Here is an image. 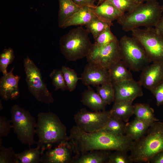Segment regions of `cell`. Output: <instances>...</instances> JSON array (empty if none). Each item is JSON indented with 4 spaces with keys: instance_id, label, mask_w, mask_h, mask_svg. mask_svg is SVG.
<instances>
[{
    "instance_id": "obj_19",
    "label": "cell",
    "mask_w": 163,
    "mask_h": 163,
    "mask_svg": "<svg viewBox=\"0 0 163 163\" xmlns=\"http://www.w3.org/2000/svg\"><path fill=\"white\" fill-rule=\"evenodd\" d=\"M81 102L93 111L105 110L107 104L97 93L90 86L82 94Z\"/></svg>"
},
{
    "instance_id": "obj_22",
    "label": "cell",
    "mask_w": 163,
    "mask_h": 163,
    "mask_svg": "<svg viewBox=\"0 0 163 163\" xmlns=\"http://www.w3.org/2000/svg\"><path fill=\"white\" fill-rule=\"evenodd\" d=\"M132 101L114 102L110 110L112 116L116 117L124 122H127L134 115L133 105Z\"/></svg>"
},
{
    "instance_id": "obj_13",
    "label": "cell",
    "mask_w": 163,
    "mask_h": 163,
    "mask_svg": "<svg viewBox=\"0 0 163 163\" xmlns=\"http://www.w3.org/2000/svg\"><path fill=\"white\" fill-rule=\"evenodd\" d=\"M115 90L114 102H133L136 98L143 95L142 86L133 79L113 83Z\"/></svg>"
},
{
    "instance_id": "obj_2",
    "label": "cell",
    "mask_w": 163,
    "mask_h": 163,
    "mask_svg": "<svg viewBox=\"0 0 163 163\" xmlns=\"http://www.w3.org/2000/svg\"><path fill=\"white\" fill-rule=\"evenodd\" d=\"M163 12L161 5L157 0L147 2L139 4L123 14L117 22L126 32L141 26L155 27L162 16Z\"/></svg>"
},
{
    "instance_id": "obj_12",
    "label": "cell",
    "mask_w": 163,
    "mask_h": 163,
    "mask_svg": "<svg viewBox=\"0 0 163 163\" xmlns=\"http://www.w3.org/2000/svg\"><path fill=\"white\" fill-rule=\"evenodd\" d=\"M111 116L110 110L90 112L81 109L74 115L76 126L85 132H92L101 129Z\"/></svg>"
},
{
    "instance_id": "obj_33",
    "label": "cell",
    "mask_w": 163,
    "mask_h": 163,
    "mask_svg": "<svg viewBox=\"0 0 163 163\" xmlns=\"http://www.w3.org/2000/svg\"><path fill=\"white\" fill-rule=\"evenodd\" d=\"M49 76L52 81V85L55 87V91L60 89L62 91L67 90V87L61 69H54Z\"/></svg>"
},
{
    "instance_id": "obj_11",
    "label": "cell",
    "mask_w": 163,
    "mask_h": 163,
    "mask_svg": "<svg viewBox=\"0 0 163 163\" xmlns=\"http://www.w3.org/2000/svg\"><path fill=\"white\" fill-rule=\"evenodd\" d=\"M43 145L41 147L40 162L42 163H73V147L67 139L57 143Z\"/></svg>"
},
{
    "instance_id": "obj_5",
    "label": "cell",
    "mask_w": 163,
    "mask_h": 163,
    "mask_svg": "<svg viewBox=\"0 0 163 163\" xmlns=\"http://www.w3.org/2000/svg\"><path fill=\"white\" fill-rule=\"evenodd\" d=\"M36 133L38 137L36 144L40 147L58 142L68 137L65 126L56 114L50 112L38 113Z\"/></svg>"
},
{
    "instance_id": "obj_35",
    "label": "cell",
    "mask_w": 163,
    "mask_h": 163,
    "mask_svg": "<svg viewBox=\"0 0 163 163\" xmlns=\"http://www.w3.org/2000/svg\"><path fill=\"white\" fill-rule=\"evenodd\" d=\"M110 153L106 163H131L133 162L130 155L127 153L119 150H115Z\"/></svg>"
},
{
    "instance_id": "obj_36",
    "label": "cell",
    "mask_w": 163,
    "mask_h": 163,
    "mask_svg": "<svg viewBox=\"0 0 163 163\" xmlns=\"http://www.w3.org/2000/svg\"><path fill=\"white\" fill-rule=\"evenodd\" d=\"M116 37L112 32L109 27L101 33L95 40L94 43L99 45L107 44L117 40Z\"/></svg>"
},
{
    "instance_id": "obj_42",
    "label": "cell",
    "mask_w": 163,
    "mask_h": 163,
    "mask_svg": "<svg viewBox=\"0 0 163 163\" xmlns=\"http://www.w3.org/2000/svg\"><path fill=\"white\" fill-rule=\"evenodd\" d=\"M136 2L138 4L144 3L145 2H147L150 1L157 0H135Z\"/></svg>"
},
{
    "instance_id": "obj_14",
    "label": "cell",
    "mask_w": 163,
    "mask_h": 163,
    "mask_svg": "<svg viewBox=\"0 0 163 163\" xmlns=\"http://www.w3.org/2000/svg\"><path fill=\"white\" fill-rule=\"evenodd\" d=\"M80 78L82 84L87 86H97L111 82L108 69L88 63L85 66Z\"/></svg>"
},
{
    "instance_id": "obj_3",
    "label": "cell",
    "mask_w": 163,
    "mask_h": 163,
    "mask_svg": "<svg viewBox=\"0 0 163 163\" xmlns=\"http://www.w3.org/2000/svg\"><path fill=\"white\" fill-rule=\"evenodd\" d=\"M163 151V122L156 121L152 124L145 134L133 141L130 155L133 162L149 163L150 159Z\"/></svg>"
},
{
    "instance_id": "obj_40",
    "label": "cell",
    "mask_w": 163,
    "mask_h": 163,
    "mask_svg": "<svg viewBox=\"0 0 163 163\" xmlns=\"http://www.w3.org/2000/svg\"><path fill=\"white\" fill-rule=\"evenodd\" d=\"M149 163H163V151L158 152L152 158Z\"/></svg>"
},
{
    "instance_id": "obj_37",
    "label": "cell",
    "mask_w": 163,
    "mask_h": 163,
    "mask_svg": "<svg viewBox=\"0 0 163 163\" xmlns=\"http://www.w3.org/2000/svg\"><path fill=\"white\" fill-rule=\"evenodd\" d=\"M11 120H9L5 116H0V137L7 136L9 134L11 129L13 128L10 124Z\"/></svg>"
},
{
    "instance_id": "obj_18",
    "label": "cell",
    "mask_w": 163,
    "mask_h": 163,
    "mask_svg": "<svg viewBox=\"0 0 163 163\" xmlns=\"http://www.w3.org/2000/svg\"><path fill=\"white\" fill-rule=\"evenodd\" d=\"M93 9L97 18L108 22H112L117 20L123 14L107 0L104 1L100 5L93 8Z\"/></svg>"
},
{
    "instance_id": "obj_28",
    "label": "cell",
    "mask_w": 163,
    "mask_h": 163,
    "mask_svg": "<svg viewBox=\"0 0 163 163\" xmlns=\"http://www.w3.org/2000/svg\"><path fill=\"white\" fill-rule=\"evenodd\" d=\"M113 25L112 22L102 21L96 16L85 26L86 29L92 34L95 40L107 27Z\"/></svg>"
},
{
    "instance_id": "obj_34",
    "label": "cell",
    "mask_w": 163,
    "mask_h": 163,
    "mask_svg": "<svg viewBox=\"0 0 163 163\" xmlns=\"http://www.w3.org/2000/svg\"><path fill=\"white\" fill-rule=\"evenodd\" d=\"M123 14L129 11L138 5L135 0H107Z\"/></svg>"
},
{
    "instance_id": "obj_17",
    "label": "cell",
    "mask_w": 163,
    "mask_h": 163,
    "mask_svg": "<svg viewBox=\"0 0 163 163\" xmlns=\"http://www.w3.org/2000/svg\"><path fill=\"white\" fill-rule=\"evenodd\" d=\"M96 17L93 8L82 7L79 11L66 20L61 28L72 26L86 25Z\"/></svg>"
},
{
    "instance_id": "obj_39",
    "label": "cell",
    "mask_w": 163,
    "mask_h": 163,
    "mask_svg": "<svg viewBox=\"0 0 163 163\" xmlns=\"http://www.w3.org/2000/svg\"><path fill=\"white\" fill-rule=\"evenodd\" d=\"M76 4L80 7L87 6L92 8L95 7V2L97 0H72Z\"/></svg>"
},
{
    "instance_id": "obj_6",
    "label": "cell",
    "mask_w": 163,
    "mask_h": 163,
    "mask_svg": "<svg viewBox=\"0 0 163 163\" xmlns=\"http://www.w3.org/2000/svg\"><path fill=\"white\" fill-rule=\"evenodd\" d=\"M11 114L14 132L20 142L29 148L37 144L34 139L37 123L35 118L17 104L11 107Z\"/></svg>"
},
{
    "instance_id": "obj_1",
    "label": "cell",
    "mask_w": 163,
    "mask_h": 163,
    "mask_svg": "<svg viewBox=\"0 0 163 163\" xmlns=\"http://www.w3.org/2000/svg\"><path fill=\"white\" fill-rule=\"evenodd\" d=\"M68 139L72 144L76 156L95 150H119L127 153L133 142L125 135L115 134L102 130L85 132L76 126L71 129Z\"/></svg>"
},
{
    "instance_id": "obj_30",
    "label": "cell",
    "mask_w": 163,
    "mask_h": 163,
    "mask_svg": "<svg viewBox=\"0 0 163 163\" xmlns=\"http://www.w3.org/2000/svg\"><path fill=\"white\" fill-rule=\"evenodd\" d=\"M61 69L65 80L67 90L72 91L75 89L78 82L81 80V78L78 77L74 69L66 66H62Z\"/></svg>"
},
{
    "instance_id": "obj_20",
    "label": "cell",
    "mask_w": 163,
    "mask_h": 163,
    "mask_svg": "<svg viewBox=\"0 0 163 163\" xmlns=\"http://www.w3.org/2000/svg\"><path fill=\"white\" fill-rule=\"evenodd\" d=\"M149 126L135 117L126 124L125 134L133 141H136L145 134Z\"/></svg>"
},
{
    "instance_id": "obj_29",
    "label": "cell",
    "mask_w": 163,
    "mask_h": 163,
    "mask_svg": "<svg viewBox=\"0 0 163 163\" xmlns=\"http://www.w3.org/2000/svg\"><path fill=\"white\" fill-rule=\"evenodd\" d=\"M97 92L107 105L114 101L115 90L113 83L107 82L96 86Z\"/></svg>"
},
{
    "instance_id": "obj_23",
    "label": "cell",
    "mask_w": 163,
    "mask_h": 163,
    "mask_svg": "<svg viewBox=\"0 0 163 163\" xmlns=\"http://www.w3.org/2000/svg\"><path fill=\"white\" fill-rule=\"evenodd\" d=\"M127 68L122 60L110 66L108 70L111 82L113 83L133 79L132 74Z\"/></svg>"
},
{
    "instance_id": "obj_24",
    "label": "cell",
    "mask_w": 163,
    "mask_h": 163,
    "mask_svg": "<svg viewBox=\"0 0 163 163\" xmlns=\"http://www.w3.org/2000/svg\"><path fill=\"white\" fill-rule=\"evenodd\" d=\"M134 115L137 119L150 126L159 121L155 117L153 108L147 104L138 103L133 105Z\"/></svg>"
},
{
    "instance_id": "obj_41",
    "label": "cell",
    "mask_w": 163,
    "mask_h": 163,
    "mask_svg": "<svg viewBox=\"0 0 163 163\" xmlns=\"http://www.w3.org/2000/svg\"><path fill=\"white\" fill-rule=\"evenodd\" d=\"M158 33L163 38V16H162L154 27Z\"/></svg>"
},
{
    "instance_id": "obj_25",
    "label": "cell",
    "mask_w": 163,
    "mask_h": 163,
    "mask_svg": "<svg viewBox=\"0 0 163 163\" xmlns=\"http://www.w3.org/2000/svg\"><path fill=\"white\" fill-rule=\"evenodd\" d=\"M59 5L58 23L61 28L65 21L81 8L72 0H58Z\"/></svg>"
},
{
    "instance_id": "obj_44",
    "label": "cell",
    "mask_w": 163,
    "mask_h": 163,
    "mask_svg": "<svg viewBox=\"0 0 163 163\" xmlns=\"http://www.w3.org/2000/svg\"><path fill=\"white\" fill-rule=\"evenodd\" d=\"M161 8L162 11H163V5H161Z\"/></svg>"
},
{
    "instance_id": "obj_32",
    "label": "cell",
    "mask_w": 163,
    "mask_h": 163,
    "mask_svg": "<svg viewBox=\"0 0 163 163\" xmlns=\"http://www.w3.org/2000/svg\"><path fill=\"white\" fill-rule=\"evenodd\" d=\"M15 56L13 49L11 48L4 49L0 55V71L3 74L6 73L7 67L13 61Z\"/></svg>"
},
{
    "instance_id": "obj_7",
    "label": "cell",
    "mask_w": 163,
    "mask_h": 163,
    "mask_svg": "<svg viewBox=\"0 0 163 163\" xmlns=\"http://www.w3.org/2000/svg\"><path fill=\"white\" fill-rule=\"evenodd\" d=\"M119 41L121 59L130 70L142 71L151 62L144 48L133 37L124 35Z\"/></svg>"
},
{
    "instance_id": "obj_8",
    "label": "cell",
    "mask_w": 163,
    "mask_h": 163,
    "mask_svg": "<svg viewBox=\"0 0 163 163\" xmlns=\"http://www.w3.org/2000/svg\"><path fill=\"white\" fill-rule=\"evenodd\" d=\"M23 63L29 92L39 102L47 104L53 103L52 94L43 81L40 69L28 56L24 59Z\"/></svg>"
},
{
    "instance_id": "obj_43",
    "label": "cell",
    "mask_w": 163,
    "mask_h": 163,
    "mask_svg": "<svg viewBox=\"0 0 163 163\" xmlns=\"http://www.w3.org/2000/svg\"><path fill=\"white\" fill-rule=\"evenodd\" d=\"M99 1V3H102V2L104 1L105 0H97Z\"/></svg>"
},
{
    "instance_id": "obj_31",
    "label": "cell",
    "mask_w": 163,
    "mask_h": 163,
    "mask_svg": "<svg viewBox=\"0 0 163 163\" xmlns=\"http://www.w3.org/2000/svg\"><path fill=\"white\" fill-rule=\"evenodd\" d=\"M2 143V139L0 137V163H19L13 148L6 147Z\"/></svg>"
},
{
    "instance_id": "obj_4",
    "label": "cell",
    "mask_w": 163,
    "mask_h": 163,
    "mask_svg": "<svg viewBox=\"0 0 163 163\" xmlns=\"http://www.w3.org/2000/svg\"><path fill=\"white\" fill-rule=\"evenodd\" d=\"M89 32L81 26L71 30L59 40L60 50L66 59L75 61L86 57L92 46Z\"/></svg>"
},
{
    "instance_id": "obj_9",
    "label": "cell",
    "mask_w": 163,
    "mask_h": 163,
    "mask_svg": "<svg viewBox=\"0 0 163 163\" xmlns=\"http://www.w3.org/2000/svg\"><path fill=\"white\" fill-rule=\"evenodd\" d=\"M131 32L132 37L142 46L151 62H163V38L155 28H138Z\"/></svg>"
},
{
    "instance_id": "obj_15",
    "label": "cell",
    "mask_w": 163,
    "mask_h": 163,
    "mask_svg": "<svg viewBox=\"0 0 163 163\" xmlns=\"http://www.w3.org/2000/svg\"><path fill=\"white\" fill-rule=\"evenodd\" d=\"M142 71L138 82L150 91L163 81V62H153Z\"/></svg>"
},
{
    "instance_id": "obj_10",
    "label": "cell",
    "mask_w": 163,
    "mask_h": 163,
    "mask_svg": "<svg viewBox=\"0 0 163 163\" xmlns=\"http://www.w3.org/2000/svg\"><path fill=\"white\" fill-rule=\"evenodd\" d=\"M86 58L88 63L108 69L112 65L122 60L119 41L117 40L102 45L92 44Z\"/></svg>"
},
{
    "instance_id": "obj_27",
    "label": "cell",
    "mask_w": 163,
    "mask_h": 163,
    "mask_svg": "<svg viewBox=\"0 0 163 163\" xmlns=\"http://www.w3.org/2000/svg\"><path fill=\"white\" fill-rule=\"evenodd\" d=\"M125 125L124 122L122 120L111 116L100 130L115 134L123 135L125 134Z\"/></svg>"
},
{
    "instance_id": "obj_21",
    "label": "cell",
    "mask_w": 163,
    "mask_h": 163,
    "mask_svg": "<svg viewBox=\"0 0 163 163\" xmlns=\"http://www.w3.org/2000/svg\"><path fill=\"white\" fill-rule=\"evenodd\" d=\"M110 151L95 150L76 156L73 163H106Z\"/></svg>"
},
{
    "instance_id": "obj_16",
    "label": "cell",
    "mask_w": 163,
    "mask_h": 163,
    "mask_svg": "<svg viewBox=\"0 0 163 163\" xmlns=\"http://www.w3.org/2000/svg\"><path fill=\"white\" fill-rule=\"evenodd\" d=\"M14 69L3 74L0 79V96L6 101L15 99L20 94L18 84L21 77L14 74Z\"/></svg>"
},
{
    "instance_id": "obj_26",
    "label": "cell",
    "mask_w": 163,
    "mask_h": 163,
    "mask_svg": "<svg viewBox=\"0 0 163 163\" xmlns=\"http://www.w3.org/2000/svg\"><path fill=\"white\" fill-rule=\"evenodd\" d=\"M19 163H38L40 162L41 156V147L37 145L35 148L29 149L16 153Z\"/></svg>"
},
{
    "instance_id": "obj_38",
    "label": "cell",
    "mask_w": 163,
    "mask_h": 163,
    "mask_svg": "<svg viewBox=\"0 0 163 163\" xmlns=\"http://www.w3.org/2000/svg\"><path fill=\"white\" fill-rule=\"evenodd\" d=\"M150 91L155 97L158 107L163 105V81Z\"/></svg>"
}]
</instances>
